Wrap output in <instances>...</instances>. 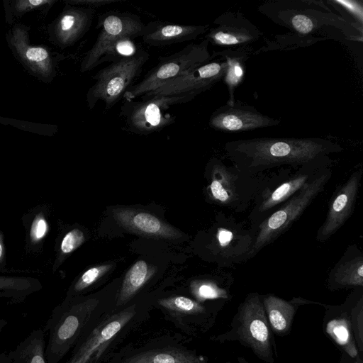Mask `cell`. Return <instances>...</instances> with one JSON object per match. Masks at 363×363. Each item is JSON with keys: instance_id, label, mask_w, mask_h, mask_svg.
Masks as SVG:
<instances>
[{"instance_id": "f1b7e54d", "label": "cell", "mask_w": 363, "mask_h": 363, "mask_svg": "<svg viewBox=\"0 0 363 363\" xmlns=\"http://www.w3.org/2000/svg\"><path fill=\"white\" fill-rule=\"evenodd\" d=\"M134 38L123 36L113 42L104 51L98 65L106 62L111 63L135 57L141 50L138 47Z\"/></svg>"}, {"instance_id": "4316f807", "label": "cell", "mask_w": 363, "mask_h": 363, "mask_svg": "<svg viewBox=\"0 0 363 363\" xmlns=\"http://www.w3.org/2000/svg\"><path fill=\"white\" fill-rule=\"evenodd\" d=\"M41 288L37 279L27 277L0 276V298L22 301Z\"/></svg>"}, {"instance_id": "30bf717a", "label": "cell", "mask_w": 363, "mask_h": 363, "mask_svg": "<svg viewBox=\"0 0 363 363\" xmlns=\"http://www.w3.org/2000/svg\"><path fill=\"white\" fill-rule=\"evenodd\" d=\"M257 231L252 225L223 216L216 228L213 252L220 264L233 267L252 258Z\"/></svg>"}, {"instance_id": "74e56055", "label": "cell", "mask_w": 363, "mask_h": 363, "mask_svg": "<svg viewBox=\"0 0 363 363\" xmlns=\"http://www.w3.org/2000/svg\"><path fill=\"white\" fill-rule=\"evenodd\" d=\"M333 331L335 336L340 341V342L345 343L349 337V333L347 329L344 325H336L334 327Z\"/></svg>"}, {"instance_id": "7c38bea8", "label": "cell", "mask_w": 363, "mask_h": 363, "mask_svg": "<svg viewBox=\"0 0 363 363\" xmlns=\"http://www.w3.org/2000/svg\"><path fill=\"white\" fill-rule=\"evenodd\" d=\"M225 61L218 58L195 67L184 74L169 80L140 99L155 96H172L185 94L198 96L223 79L225 72Z\"/></svg>"}, {"instance_id": "ac0fdd59", "label": "cell", "mask_w": 363, "mask_h": 363, "mask_svg": "<svg viewBox=\"0 0 363 363\" xmlns=\"http://www.w3.org/2000/svg\"><path fill=\"white\" fill-rule=\"evenodd\" d=\"M208 25L193 26L152 21L145 25L143 42L154 47L170 45L196 39L208 30Z\"/></svg>"}, {"instance_id": "52a82bcc", "label": "cell", "mask_w": 363, "mask_h": 363, "mask_svg": "<svg viewBox=\"0 0 363 363\" xmlns=\"http://www.w3.org/2000/svg\"><path fill=\"white\" fill-rule=\"evenodd\" d=\"M149 57L150 54L141 49L135 57L111 63L99 71L86 94L88 108L91 110L102 101L106 110L111 108L133 86Z\"/></svg>"}, {"instance_id": "f35d334b", "label": "cell", "mask_w": 363, "mask_h": 363, "mask_svg": "<svg viewBox=\"0 0 363 363\" xmlns=\"http://www.w3.org/2000/svg\"><path fill=\"white\" fill-rule=\"evenodd\" d=\"M4 253H5V250H4V242H3V236L0 233V263L2 262V260L4 257Z\"/></svg>"}, {"instance_id": "603a6c76", "label": "cell", "mask_w": 363, "mask_h": 363, "mask_svg": "<svg viewBox=\"0 0 363 363\" xmlns=\"http://www.w3.org/2000/svg\"><path fill=\"white\" fill-rule=\"evenodd\" d=\"M11 42L22 60L35 72L43 76H50L53 71V65L49 52L43 47L30 45L27 43L26 33L16 28Z\"/></svg>"}, {"instance_id": "d6986e66", "label": "cell", "mask_w": 363, "mask_h": 363, "mask_svg": "<svg viewBox=\"0 0 363 363\" xmlns=\"http://www.w3.org/2000/svg\"><path fill=\"white\" fill-rule=\"evenodd\" d=\"M328 284L333 289L363 285V254L356 246L347 247L343 255L331 269Z\"/></svg>"}, {"instance_id": "f546056e", "label": "cell", "mask_w": 363, "mask_h": 363, "mask_svg": "<svg viewBox=\"0 0 363 363\" xmlns=\"http://www.w3.org/2000/svg\"><path fill=\"white\" fill-rule=\"evenodd\" d=\"M158 303L165 309L181 314H196L203 311V307L201 304L185 296L162 298Z\"/></svg>"}, {"instance_id": "3957f363", "label": "cell", "mask_w": 363, "mask_h": 363, "mask_svg": "<svg viewBox=\"0 0 363 363\" xmlns=\"http://www.w3.org/2000/svg\"><path fill=\"white\" fill-rule=\"evenodd\" d=\"M209 168L208 191L211 201L236 213L243 212L253 204L274 175H250L218 159H213Z\"/></svg>"}, {"instance_id": "2e32d148", "label": "cell", "mask_w": 363, "mask_h": 363, "mask_svg": "<svg viewBox=\"0 0 363 363\" xmlns=\"http://www.w3.org/2000/svg\"><path fill=\"white\" fill-rule=\"evenodd\" d=\"M135 313L134 307L130 306L108 317L74 350L72 356L66 363L88 362L96 351L105 347L130 321Z\"/></svg>"}, {"instance_id": "5bb4252c", "label": "cell", "mask_w": 363, "mask_h": 363, "mask_svg": "<svg viewBox=\"0 0 363 363\" xmlns=\"http://www.w3.org/2000/svg\"><path fill=\"white\" fill-rule=\"evenodd\" d=\"M279 118L259 112L252 106L239 100L216 109L209 118L208 125L214 130L225 133H241L279 125Z\"/></svg>"}, {"instance_id": "8992f818", "label": "cell", "mask_w": 363, "mask_h": 363, "mask_svg": "<svg viewBox=\"0 0 363 363\" xmlns=\"http://www.w3.org/2000/svg\"><path fill=\"white\" fill-rule=\"evenodd\" d=\"M208 45V41L203 39L199 43L187 45L171 55L159 57L157 65L140 82L133 84L125 91L123 99L135 100L164 83L212 60L213 58L209 52Z\"/></svg>"}, {"instance_id": "60d3db41", "label": "cell", "mask_w": 363, "mask_h": 363, "mask_svg": "<svg viewBox=\"0 0 363 363\" xmlns=\"http://www.w3.org/2000/svg\"><path fill=\"white\" fill-rule=\"evenodd\" d=\"M85 363H91V359H89L88 362H86Z\"/></svg>"}, {"instance_id": "1f68e13d", "label": "cell", "mask_w": 363, "mask_h": 363, "mask_svg": "<svg viewBox=\"0 0 363 363\" xmlns=\"http://www.w3.org/2000/svg\"><path fill=\"white\" fill-rule=\"evenodd\" d=\"M335 9L339 12L341 11L342 16L346 13L347 16L352 18L354 23L362 28L363 22V8L361 1H329ZM341 16V17H342Z\"/></svg>"}, {"instance_id": "7402d4cb", "label": "cell", "mask_w": 363, "mask_h": 363, "mask_svg": "<svg viewBox=\"0 0 363 363\" xmlns=\"http://www.w3.org/2000/svg\"><path fill=\"white\" fill-rule=\"evenodd\" d=\"M242 315L244 335L258 349L265 350L268 346L269 330L257 294H253L247 299Z\"/></svg>"}, {"instance_id": "d590c367", "label": "cell", "mask_w": 363, "mask_h": 363, "mask_svg": "<svg viewBox=\"0 0 363 363\" xmlns=\"http://www.w3.org/2000/svg\"><path fill=\"white\" fill-rule=\"evenodd\" d=\"M55 1L50 0H23L16 2L15 8L19 12L28 11L29 10L42 6L45 4H51Z\"/></svg>"}, {"instance_id": "6da1fadb", "label": "cell", "mask_w": 363, "mask_h": 363, "mask_svg": "<svg viewBox=\"0 0 363 363\" xmlns=\"http://www.w3.org/2000/svg\"><path fill=\"white\" fill-rule=\"evenodd\" d=\"M225 152L232 162L250 175L264 174L277 167L299 169L329 163L330 155L342 152L337 143L320 138H256L228 141Z\"/></svg>"}, {"instance_id": "484cf974", "label": "cell", "mask_w": 363, "mask_h": 363, "mask_svg": "<svg viewBox=\"0 0 363 363\" xmlns=\"http://www.w3.org/2000/svg\"><path fill=\"white\" fill-rule=\"evenodd\" d=\"M155 272V268L145 261L140 259L135 262L125 274L118 294L117 305H123L129 301Z\"/></svg>"}, {"instance_id": "836d02e7", "label": "cell", "mask_w": 363, "mask_h": 363, "mask_svg": "<svg viewBox=\"0 0 363 363\" xmlns=\"http://www.w3.org/2000/svg\"><path fill=\"white\" fill-rule=\"evenodd\" d=\"M85 240L83 232L74 228L69 231L63 238L60 250L63 254H69L78 248Z\"/></svg>"}, {"instance_id": "277c9868", "label": "cell", "mask_w": 363, "mask_h": 363, "mask_svg": "<svg viewBox=\"0 0 363 363\" xmlns=\"http://www.w3.org/2000/svg\"><path fill=\"white\" fill-rule=\"evenodd\" d=\"M330 167L329 165L320 168L301 189L257 225L252 257L288 230L314 199L324 191L332 177Z\"/></svg>"}, {"instance_id": "d6a6232c", "label": "cell", "mask_w": 363, "mask_h": 363, "mask_svg": "<svg viewBox=\"0 0 363 363\" xmlns=\"http://www.w3.org/2000/svg\"><path fill=\"white\" fill-rule=\"evenodd\" d=\"M111 267V264H102L87 269L82 274L74 285L73 291L77 293L88 288L106 274Z\"/></svg>"}, {"instance_id": "9a60e30c", "label": "cell", "mask_w": 363, "mask_h": 363, "mask_svg": "<svg viewBox=\"0 0 363 363\" xmlns=\"http://www.w3.org/2000/svg\"><path fill=\"white\" fill-rule=\"evenodd\" d=\"M213 28L208 29L204 39L214 45L245 47L257 41L262 32L241 12L226 11L216 18Z\"/></svg>"}, {"instance_id": "d4e9b609", "label": "cell", "mask_w": 363, "mask_h": 363, "mask_svg": "<svg viewBox=\"0 0 363 363\" xmlns=\"http://www.w3.org/2000/svg\"><path fill=\"white\" fill-rule=\"evenodd\" d=\"M45 349L44 331L36 329L11 351L4 363H46Z\"/></svg>"}, {"instance_id": "ab89813d", "label": "cell", "mask_w": 363, "mask_h": 363, "mask_svg": "<svg viewBox=\"0 0 363 363\" xmlns=\"http://www.w3.org/2000/svg\"><path fill=\"white\" fill-rule=\"evenodd\" d=\"M7 321L4 319H0V332L6 325Z\"/></svg>"}, {"instance_id": "8fae6325", "label": "cell", "mask_w": 363, "mask_h": 363, "mask_svg": "<svg viewBox=\"0 0 363 363\" xmlns=\"http://www.w3.org/2000/svg\"><path fill=\"white\" fill-rule=\"evenodd\" d=\"M97 27H100L99 33L82 62V72L96 67L104 51L118 38L123 36L134 38L142 36L145 24L136 14L110 11L99 17Z\"/></svg>"}, {"instance_id": "44dd1931", "label": "cell", "mask_w": 363, "mask_h": 363, "mask_svg": "<svg viewBox=\"0 0 363 363\" xmlns=\"http://www.w3.org/2000/svg\"><path fill=\"white\" fill-rule=\"evenodd\" d=\"M252 50L248 46L238 48H227L213 52V58L223 59L226 65L223 80L228 91L227 104L235 101V91L245 79L246 62L250 57Z\"/></svg>"}, {"instance_id": "e575fe53", "label": "cell", "mask_w": 363, "mask_h": 363, "mask_svg": "<svg viewBox=\"0 0 363 363\" xmlns=\"http://www.w3.org/2000/svg\"><path fill=\"white\" fill-rule=\"evenodd\" d=\"M48 229V223L45 218L38 214L33 220L30 232V237L33 242L41 240L46 235Z\"/></svg>"}, {"instance_id": "ba28073f", "label": "cell", "mask_w": 363, "mask_h": 363, "mask_svg": "<svg viewBox=\"0 0 363 363\" xmlns=\"http://www.w3.org/2000/svg\"><path fill=\"white\" fill-rule=\"evenodd\" d=\"M196 96L185 94L124 101L121 115L128 130L146 135L160 131L175 122L176 117L167 112L171 106L189 102Z\"/></svg>"}, {"instance_id": "83f0119b", "label": "cell", "mask_w": 363, "mask_h": 363, "mask_svg": "<svg viewBox=\"0 0 363 363\" xmlns=\"http://www.w3.org/2000/svg\"><path fill=\"white\" fill-rule=\"evenodd\" d=\"M264 304L268 311L270 323L278 331L285 330L294 313L293 306L288 302L275 297L268 296L264 300Z\"/></svg>"}, {"instance_id": "4dcf8cb0", "label": "cell", "mask_w": 363, "mask_h": 363, "mask_svg": "<svg viewBox=\"0 0 363 363\" xmlns=\"http://www.w3.org/2000/svg\"><path fill=\"white\" fill-rule=\"evenodd\" d=\"M190 289L194 296L200 301L226 297L225 291L212 281L194 280L191 283Z\"/></svg>"}, {"instance_id": "cb8c5ba5", "label": "cell", "mask_w": 363, "mask_h": 363, "mask_svg": "<svg viewBox=\"0 0 363 363\" xmlns=\"http://www.w3.org/2000/svg\"><path fill=\"white\" fill-rule=\"evenodd\" d=\"M121 363H206L196 354L177 347H164L136 353Z\"/></svg>"}, {"instance_id": "5b68a950", "label": "cell", "mask_w": 363, "mask_h": 363, "mask_svg": "<svg viewBox=\"0 0 363 363\" xmlns=\"http://www.w3.org/2000/svg\"><path fill=\"white\" fill-rule=\"evenodd\" d=\"M96 299L64 303L57 306L45 328L49 331L45 349L46 363H58L74 345L88 323Z\"/></svg>"}, {"instance_id": "8d00e7d4", "label": "cell", "mask_w": 363, "mask_h": 363, "mask_svg": "<svg viewBox=\"0 0 363 363\" xmlns=\"http://www.w3.org/2000/svg\"><path fill=\"white\" fill-rule=\"evenodd\" d=\"M118 0H72L67 1L72 5L84 6V7L95 9L96 7L118 2Z\"/></svg>"}, {"instance_id": "7a4b0ae2", "label": "cell", "mask_w": 363, "mask_h": 363, "mask_svg": "<svg viewBox=\"0 0 363 363\" xmlns=\"http://www.w3.org/2000/svg\"><path fill=\"white\" fill-rule=\"evenodd\" d=\"M258 11L291 32L278 35L279 45L306 46L318 40L313 35L333 28L350 39L362 38V29L347 22L321 1L279 0L259 6Z\"/></svg>"}, {"instance_id": "4fadbf2b", "label": "cell", "mask_w": 363, "mask_h": 363, "mask_svg": "<svg viewBox=\"0 0 363 363\" xmlns=\"http://www.w3.org/2000/svg\"><path fill=\"white\" fill-rule=\"evenodd\" d=\"M362 175V167H359L337 186L329 203L325 220L317 231V241L326 242L350 218L358 197Z\"/></svg>"}, {"instance_id": "e0dca14e", "label": "cell", "mask_w": 363, "mask_h": 363, "mask_svg": "<svg viewBox=\"0 0 363 363\" xmlns=\"http://www.w3.org/2000/svg\"><path fill=\"white\" fill-rule=\"evenodd\" d=\"M115 220L123 228L152 238L177 239L182 233L147 212L121 208L113 210Z\"/></svg>"}, {"instance_id": "ffe728a7", "label": "cell", "mask_w": 363, "mask_h": 363, "mask_svg": "<svg viewBox=\"0 0 363 363\" xmlns=\"http://www.w3.org/2000/svg\"><path fill=\"white\" fill-rule=\"evenodd\" d=\"M94 13L95 9L88 7H72L65 11L55 27L60 44L69 45L81 38L89 30Z\"/></svg>"}, {"instance_id": "9c48e42d", "label": "cell", "mask_w": 363, "mask_h": 363, "mask_svg": "<svg viewBox=\"0 0 363 363\" xmlns=\"http://www.w3.org/2000/svg\"><path fill=\"white\" fill-rule=\"evenodd\" d=\"M331 164L332 162L304 166L292 174H289V169L274 173L269 184L253 203L248 216L250 224L257 228L266 217L301 189L320 168Z\"/></svg>"}]
</instances>
